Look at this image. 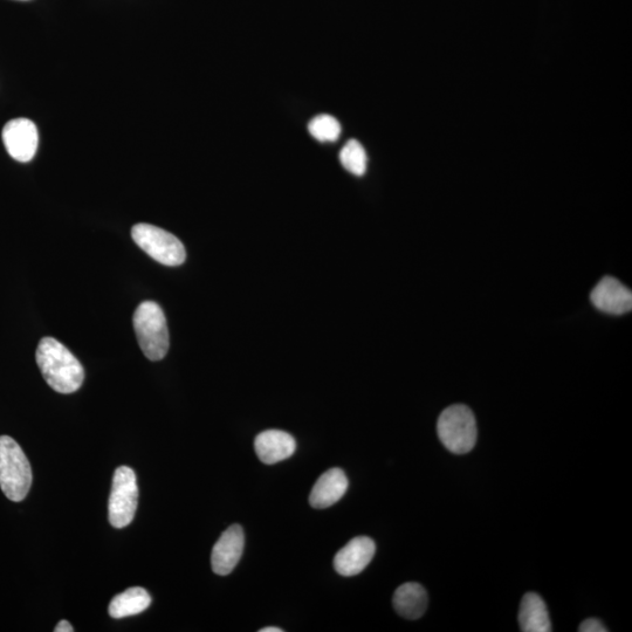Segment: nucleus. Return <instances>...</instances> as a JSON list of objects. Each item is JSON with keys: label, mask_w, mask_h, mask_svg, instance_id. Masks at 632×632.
Segmentation results:
<instances>
[{"label": "nucleus", "mask_w": 632, "mask_h": 632, "mask_svg": "<svg viewBox=\"0 0 632 632\" xmlns=\"http://www.w3.org/2000/svg\"><path fill=\"white\" fill-rule=\"evenodd\" d=\"M36 360L48 386L60 394H73L85 380L80 361L63 343L53 338L39 342Z\"/></svg>", "instance_id": "f257e3e1"}, {"label": "nucleus", "mask_w": 632, "mask_h": 632, "mask_svg": "<svg viewBox=\"0 0 632 632\" xmlns=\"http://www.w3.org/2000/svg\"><path fill=\"white\" fill-rule=\"evenodd\" d=\"M32 469L15 439L0 436V489L10 500L19 503L29 494Z\"/></svg>", "instance_id": "f03ea898"}, {"label": "nucleus", "mask_w": 632, "mask_h": 632, "mask_svg": "<svg viewBox=\"0 0 632 632\" xmlns=\"http://www.w3.org/2000/svg\"><path fill=\"white\" fill-rule=\"evenodd\" d=\"M134 329L142 352L150 361L166 357L170 345L167 319L156 302H142L136 308Z\"/></svg>", "instance_id": "7ed1b4c3"}, {"label": "nucleus", "mask_w": 632, "mask_h": 632, "mask_svg": "<svg viewBox=\"0 0 632 632\" xmlns=\"http://www.w3.org/2000/svg\"><path fill=\"white\" fill-rule=\"evenodd\" d=\"M437 432L446 449L456 455H464L477 443L476 417L466 405H452L439 416Z\"/></svg>", "instance_id": "20e7f679"}, {"label": "nucleus", "mask_w": 632, "mask_h": 632, "mask_svg": "<svg viewBox=\"0 0 632 632\" xmlns=\"http://www.w3.org/2000/svg\"><path fill=\"white\" fill-rule=\"evenodd\" d=\"M137 246L162 265L180 266L187 258L181 240L170 232L149 224H137L132 230Z\"/></svg>", "instance_id": "39448f33"}, {"label": "nucleus", "mask_w": 632, "mask_h": 632, "mask_svg": "<svg viewBox=\"0 0 632 632\" xmlns=\"http://www.w3.org/2000/svg\"><path fill=\"white\" fill-rule=\"evenodd\" d=\"M139 499L136 474L127 466L116 469L109 497V521L115 528H123L134 520Z\"/></svg>", "instance_id": "423d86ee"}, {"label": "nucleus", "mask_w": 632, "mask_h": 632, "mask_svg": "<svg viewBox=\"0 0 632 632\" xmlns=\"http://www.w3.org/2000/svg\"><path fill=\"white\" fill-rule=\"evenodd\" d=\"M3 141L13 160L30 162L38 149V129L29 119L11 120L3 129Z\"/></svg>", "instance_id": "0eeeda50"}, {"label": "nucleus", "mask_w": 632, "mask_h": 632, "mask_svg": "<svg viewBox=\"0 0 632 632\" xmlns=\"http://www.w3.org/2000/svg\"><path fill=\"white\" fill-rule=\"evenodd\" d=\"M245 545L243 528L232 525L216 542L211 554L212 570L217 575L225 576L233 572L240 558H242Z\"/></svg>", "instance_id": "6e6552de"}, {"label": "nucleus", "mask_w": 632, "mask_h": 632, "mask_svg": "<svg viewBox=\"0 0 632 632\" xmlns=\"http://www.w3.org/2000/svg\"><path fill=\"white\" fill-rule=\"evenodd\" d=\"M376 552L375 542L367 537L350 540L335 555L334 568L342 576L350 577L363 572L372 562Z\"/></svg>", "instance_id": "1a4fd4ad"}, {"label": "nucleus", "mask_w": 632, "mask_h": 632, "mask_svg": "<svg viewBox=\"0 0 632 632\" xmlns=\"http://www.w3.org/2000/svg\"><path fill=\"white\" fill-rule=\"evenodd\" d=\"M590 298L594 306L604 313L621 315L630 312L632 308L631 291L611 277L602 279Z\"/></svg>", "instance_id": "9d476101"}, {"label": "nucleus", "mask_w": 632, "mask_h": 632, "mask_svg": "<svg viewBox=\"0 0 632 632\" xmlns=\"http://www.w3.org/2000/svg\"><path fill=\"white\" fill-rule=\"evenodd\" d=\"M254 449L261 462L274 465L291 458L297 450V442L285 431L266 430L257 436Z\"/></svg>", "instance_id": "9b49d317"}, {"label": "nucleus", "mask_w": 632, "mask_h": 632, "mask_svg": "<svg viewBox=\"0 0 632 632\" xmlns=\"http://www.w3.org/2000/svg\"><path fill=\"white\" fill-rule=\"evenodd\" d=\"M348 479L341 469H331L315 483L309 504L314 508H327L338 503L348 490Z\"/></svg>", "instance_id": "f8f14e48"}, {"label": "nucleus", "mask_w": 632, "mask_h": 632, "mask_svg": "<svg viewBox=\"0 0 632 632\" xmlns=\"http://www.w3.org/2000/svg\"><path fill=\"white\" fill-rule=\"evenodd\" d=\"M428 594L419 583H404L397 588L393 603L398 615L407 620H418L428 608Z\"/></svg>", "instance_id": "ddd939ff"}, {"label": "nucleus", "mask_w": 632, "mask_h": 632, "mask_svg": "<svg viewBox=\"0 0 632 632\" xmlns=\"http://www.w3.org/2000/svg\"><path fill=\"white\" fill-rule=\"evenodd\" d=\"M519 623L521 631L524 632L552 631L551 618H549L546 603L538 594L528 593L522 599Z\"/></svg>", "instance_id": "4468645a"}, {"label": "nucleus", "mask_w": 632, "mask_h": 632, "mask_svg": "<svg viewBox=\"0 0 632 632\" xmlns=\"http://www.w3.org/2000/svg\"><path fill=\"white\" fill-rule=\"evenodd\" d=\"M151 597L146 589L134 587L115 596L109 604V615L113 618H125L143 613L148 609Z\"/></svg>", "instance_id": "2eb2a0df"}, {"label": "nucleus", "mask_w": 632, "mask_h": 632, "mask_svg": "<svg viewBox=\"0 0 632 632\" xmlns=\"http://www.w3.org/2000/svg\"><path fill=\"white\" fill-rule=\"evenodd\" d=\"M342 167L355 176H363L367 171V153L362 144L356 140H350L340 151Z\"/></svg>", "instance_id": "dca6fc26"}, {"label": "nucleus", "mask_w": 632, "mask_h": 632, "mask_svg": "<svg viewBox=\"0 0 632 632\" xmlns=\"http://www.w3.org/2000/svg\"><path fill=\"white\" fill-rule=\"evenodd\" d=\"M309 134L319 142H335L341 135V125L331 115L316 116L308 125Z\"/></svg>", "instance_id": "f3484780"}, {"label": "nucleus", "mask_w": 632, "mask_h": 632, "mask_svg": "<svg viewBox=\"0 0 632 632\" xmlns=\"http://www.w3.org/2000/svg\"><path fill=\"white\" fill-rule=\"evenodd\" d=\"M580 632H607L608 629L604 627L601 621L596 618H588L585 622H582L579 628Z\"/></svg>", "instance_id": "a211bd4d"}, {"label": "nucleus", "mask_w": 632, "mask_h": 632, "mask_svg": "<svg viewBox=\"0 0 632 632\" xmlns=\"http://www.w3.org/2000/svg\"><path fill=\"white\" fill-rule=\"evenodd\" d=\"M54 631L56 632H73L74 629L72 627V624L70 622L67 621H60L56 627V629H54Z\"/></svg>", "instance_id": "6ab92c4d"}, {"label": "nucleus", "mask_w": 632, "mask_h": 632, "mask_svg": "<svg viewBox=\"0 0 632 632\" xmlns=\"http://www.w3.org/2000/svg\"><path fill=\"white\" fill-rule=\"evenodd\" d=\"M283 629L277 628V627H267L264 629H261L260 632H283Z\"/></svg>", "instance_id": "aec40b11"}]
</instances>
